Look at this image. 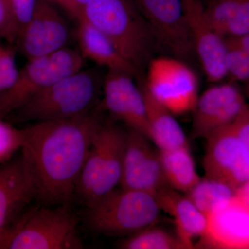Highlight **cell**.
<instances>
[{
	"label": "cell",
	"instance_id": "1",
	"mask_svg": "<svg viewBox=\"0 0 249 249\" xmlns=\"http://www.w3.org/2000/svg\"><path fill=\"white\" fill-rule=\"evenodd\" d=\"M103 120L99 109L71 119L40 121L23 129L22 157L36 198L47 206L65 204L77 183Z\"/></svg>",
	"mask_w": 249,
	"mask_h": 249
},
{
	"label": "cell",
	"instance_id": "2",
	"mask_svg": "<svg viewBox=\"0 0 249 249\" xmlns=\"http://www.w3.org/2000/svg\"><path fill=\"white\" fill-rule=\"evenodd\" d=\"M80 17L106 34L123 57L143 76L158 45L132 0H91L82 9Z\"/></svg>",
	"mask_w": 249,
	"mask_h": 249
},
{
	"label": "cell",
	"instance_id": "3",
	"mask_svg": "<svg viewBox=\"0 0 249 249\" xmlns=\"http://www.w3.org/2000/svg\"><path fill=\"white\" fill-rule=\"evenodd\" d=\"M100 67L80 70L51 85L11 113L13 120H62L93 111L103 93L106 75Z\"/></svg>",
	"mask_w": 249,
	"mask_h": 249
},
{
	"label": "cell",
	"instance_id": "4",
	"mask_svg": "<svg viewBox=\"0 0 249 249\" xmlns=\"http://www.w3.org/2000/svg\"><path fill=\"white\" fill-rule=\"evenodd\" d=\"M126 132L110 121L95 136L77 183L76 193L88 207L119 185Z\"/></svg>",
	"mask_w": 249,
	"mask_h": 249
},
{
	"label": "cell",
	"instance_id": "5",
	"mask_svg": "<svg viewBox=\"0 0 249 249\" xmlns=\"http://www.w3.org/2000/svg\"><path fill=\"white\" fill-rule=\"evenodd\" d=\"M88 209L89 227L110 236L130 235L154 225L160 211L152 195L123 188L113 190Z\"/></svg>",
	"mask_w": 249,
	"mask_h": 249
},
{
	"label": "cell",
	"instance_id": "6",
	"mask_svg": "<svg viewBox=\"0 0 249 249\" xmlns=\"http://www.w3.org/2000/svg\"><path fill=\"white\" fill-rule=\"evenodd\" d=\"M78 219L65 208L31 210L11 227L8 249H78Z\"/></svg>",
	"mask_w": 249,
	"mask_h": 249
},
{
	"label": "cell",
	"instance_id": "7",
	"mask_svg": "<svg viewBox=\"0 0 249 249\" xmlns=\"http://www.w3.org/2000/svg\"><path fill=\"white\" fill-rule=\"evenodd\" d=\"M79 50L65 47L50 55L28 60L14 84L0 93V117L17 110L30 98L64 77L83 70Z\"/></svg>",
	"mask_w": 249,
	"mask_h": 249
},
{
	"label": "cell",
	"instance_id": "8",
	"mask_svg": "<svg viewBox=\"0 0 249 249\" xmlns=\"http://www.w3.org/2000/svg\"><path fill=\"white\" fill-rule=\"evenodd\" d=\"M144 82L154 98L175 116L191 112L198 98V78L186 62L175 57L150 60Z\"/></svg>",
	"mask_w": 249,
	"mask_h": 249
},
{
	"label": "cell",
	"instance_id": "9",
	"mask_svg": "<svg viewBox=\"0 0 249 249\" xmlns=\"http://www.w3.org/2000/svg\"><path fill=\"white\" fill-rule=\"evenodd\" d=\"M151 29L158 47L189 60L195 53L184 0H132Z\"/></svg>",
	"mask_w": 249,
	"mask_h": 249
},
{
	"label": "cell",
	"instance_id": "10",
	"mask_svg": "<svg viewBox=\"0 0 249 249\" xmlns=\"http://www.w3.org/2000/svg\"><path fill=\"white\" fill-rule=\"evenodd\" d=\"M207 140L204 168L206 178L230 186L234 191L249 180V152L232 124L211 134Z\"/></svg>",
	"mask_w": 249,
	"mask_h": 249
},
{
	"label": "cell",
	"instance_id": "11",
	"mask_svg": "<svg viewBox=\"0 0 249 249\" xmlns=\"http://www.w3.org/2000/svg\"><path fill=\"white\" fill-rule=\"evenodd\" d=\"M70 24L53 4L37 0L35 11L16 43L27 60L50 55L68 47L71 40Z\"/></svg>",
	"mask_w": 249,
	"mask_h": 249
},
{
	"label": "cell",
	"instance_id": "12",
	"mask_svg": "<svg viewBox=\"0 0 249 249\" xmlns=\"http://www.w3.org/2000/svg\"><path fill=\"white\" fill-rule=\"evenodd\" d=\"M150 139L138 131L126 132L122 175L119 186L125 189L150 193L155 196L169 186L165 179L160 152L156 151Z\"/></svg>",
	"mask_w": 249,
	"mask_h": 249
},
{
	"label": "cell",
	"instance_id": "13",
	"mask_svg": "<svg viewBox=\"0 0 249 249\" xmlns=\"http://www.w3.org/2000/svg\"><path fill=\"white\" fill-rule=\"evenodd\" d=\"M134 78L127 71L107 70L103 81L102 107L129 128L138 131L151 141L145 101Z\"/></svg>",
	"mask_w": 249,
	"mask_h": 249
},
{
	"label": "cell",
	"instance_id": "14",
	"mask_svg": "<svg viewBox=\"0 0 249 249\" xmlns=\"http://www.w3.org/2000/svg\"><path fill=\"white\" fill-rule=\"evenodd\" d=\"M246 103L243 93L233 83L213 85L199 96L193 109V137L206 139L232 124Z\"/></svg>",
	"mask_w": 249,
	"mask_h": 249
},
{
	"label": "cell",
	"instance_id": "15",
	"mask_svg": "<svg viewBox=\"0 0 249 249\" xmlns=\"http://www.w3.org/2000/svg\"><path fill=\"white\" fill-rule=\"evenodd\" d=\"M184 3L195 53L208 80L219 83L227 77L225 39L210 24L200 0H184Z\"/></svg>",
	"mask_w": 249,
	"mask_h": 249
},
{
	"label": "cell",
	"instance_id": "16",
	"mask_svg": "<svg viewBox=\"0 0 249 249\" xmlns=\"http://www.w3.org/2000/svg\"><path fill=\"white\" fill-rule=\"evenodd\" d=\"M206 219L199 248L249 249V209L235 197L218 206Z\"/></svg>",
	"mask_w": 249,
	"mask_h": 249
},
{
	"label": "cell",
	"instance_id": "17",
	"mask_svg": "<svg viewBox=\"0 0 249 249\" xmlns=\"http://www.w3.org/2000/svg\"><path fill=\"white\" fill-rule=\"evenodd\" d=\"M36 198L35 188L22 157L0 167V230Z\"/></svg>",
	"mask_w": 249,
	"mask_h": 249
},
{
	"label": "cell",
	"instance_id": "18",
	"mask_svg": "<svg viewBox=\"0 0 249 249\" xmlns=\"http://www.w3.org/2000/svg\"><path fill=\"white\" fill-rule=\"evenodd\" d=\"M156 200L160 210L173 218L177 235L187 249L194 248L193 240L204 235L207 225L206 215L187 196L170 186L157 193Z\"/></svg>",
	"mask_w": 249,
	"mask_h": 249
},
{
	"label": "cell",
	"instance_id": "19",
	"mask_svg": "<svg viewBox=\"0 0 249 249\" xmlns=\"http://www.w3.org/2000/svg\"><path fill=\"white\" fill-rule=\"evenodd\" d=\"M76 37L80 53L98 67L106 70H121L141 77L135 68L129 63L116 48L106 34L84 18L77 19Z\"/></svg>",
	"mask_w": 249,
	"mask_h": 249
},
{
	"label": "cell",
	"instance_id": "20",
	"mask_svg": "<svg viewBox=\"0 0 249 249\" xmlns=\"http://www.w3.org/2000/svg\"><path fill=\"white\" fill-rule=\"evenodd\" d=\"M137 79L145 101L152 142L160 150L188 146L186 134L174 117L175 115L152 96L145 84L144 76Z\"/></svg>",
	"mask_w": 249,
	"mask_h": 249
},
{
	"label": "cell",
	"instance_id": "21",
	"mask_svg": "<svg viewBox=\"0 0 249 249\" xmlns=\"http://www.w3.org/2000/svg\"><path fill=\"white\" fill-rule=\"evenodd\" d=\"M206 18L224 38L249 33V0H211L205 7Z\"/></svg>",
	"mask_w": 249,
	"mask_h": 249
},
{
	"label": "cell",
	"instance_id": "22",
	"mask_svg": "<svg viewBox=\"0 0 249 249\" xmlns=\"http://www.w3.org/2000/svg\"><path fill=\"white\" fill-rule=\"evenodd\" d=\"M159 152L165 179L172 188L187 193L200 181L189 146Z\"/></svg>",
	"mask_w": 249,
	"mask_h": 249
},
{
	"label": "cell",
	"instance_id": "23",
	"mask_svg": "<svg viewBox=\"0 0 249 249\" xmlns=\"http://www.w3.org/2000/svg\"><path fill=\"white\" fill-rule=\"evenodd\" d=\"M186 193L187 197L206 217L218 206L233 199L235 191L224 183L206 178H201Z\"/></svg>",
	"mask_w": 249,
	"mask_h": 249
},
{
	"label": "cell",
	"instance_id": "24",
	"mask_svg": "<svg viewBox=\"0 0 249 249\" xmlns=\"http://www.w3.org/2000/svg\"><path fill=\"white\" fill-rule=\"evenodd\" d=\"M119 247L124 249H187L178 235H172L153 225L130 235Z\"/></svg>",
	"mask_w": 249,
	"mask_h": 249
},
{
	"label": "cell",
	"instance_id": "25",
	"mask_svg": "<svg viewBox=\"0 0 249 249\" xmlns=\"http://www.w3.org/2000/svg\"><path fill=\"white\" fill-rule=\"evenodd\" d=\"M23 129H18L0 117V163H6L22 145Z\"/></svg>",
	"mask_w": 249,
	"mask_h": 249
},
{
	"label": "cell",
	"instance_id": "26",
	"mask_svg": "<svg viewBox=\"0 0 249 249\" xmlns=\"http://www.w3.org/2000/svg\"><path fill=\"white\" fill-rule=\"evenodd\" d=\"M227 76L235 81L249 82V54L240 49L228 47L226 55Z\"/></svg>",
	"mask_w": 249,
	"mask_h": 249
},
{
	"label": "cell",
	"instance_id": "27",
	"mask_svg": "<svg viewBox=\"0 0 249 249\" xmlns=\"http://www.w3.org/2000/svg\"><path fill=\"white\" fill-rule=\"evenodd\" d=\"M18 72L14 52L0 43V93L14 84Z\"/></svg>",
	"mask_w": 249,
	"mask_h": 249
},
{
	"label": "cell",
	"instance_id": "28",
	"mask_svg": "<svg viewBox=\"0 0 249 249\" xmlns=\"http://www.w3.org/2000/svg\"><path fill=\"white\" fill-rule=\"evenodd\" d=\"M17 27L18 36L31 20L37 0H6Z\"/></svg>",
	"mask_w": 249,
	"mask_h": 249
},
{
	"label": "cell",
	"instance_id": "29",
	"mask_svg": "<svg viewBox=\"0 0 249 249\" xmlns=\"http://www.w3.org/2000/svg\"><path fill=\"white\" fill-rule=\"evenodd\" d=\"M18 37L17 27L10 11L6 0H0V40L10 43L16 42Z\"/></svg>",
	"mask_w": 249,
	"mask_h": 249
},
{
	"label": "cell",
	"instance_id": "30",
	"mask_svg": "<svg viewBox=\"0 0 249 249\" xmlns=\"http://www.w3.org/2000/svg\"><path fill=\"white\" fill-rule=\"evenodd\" d=\"M232 128L249 152V104L246 103L233 122Z\"/></svg>",
	"mask_w": 249,
	"mask_h": 249
},
{
	"label": "cell",
	"instance_id": "31",
	"mask_svg": "<svg viewBox=\"0 0 249 249\" xmlns=\"http://www.w3.org/2000/svg\"><path fill=\"white\" fill-rule=\"evenodd\" d=\"M224 39L228 47L240 49L249 54V33L244 35Z\"/></svg>",
	"mask_w": 249,
	"mask_h": 249
},
{
	"label": "cell",
	"instance_id": "32",
	"mask_svg": "<svg viewBox=\"0 0 249 249\" xmlns=\"http://www.w3.org/2000/svg\"><path fill=\"white\" fill-rule=\"evenodd\" d=\"M51 4H55L60 6L62 9L76 20L80 17V11L77 7L76 4L73 0H45Z\"/></svg>",
	"mask_w": 249,
	"mask_h": 249
},
{
	"label": "cell",
	"instance_id": "33",
	"mask_svg": "<svg viewBox=\"0 0 249 249\" xmlns=\"http://www.w3.org/2000/svg\"><path fill=\"white\" fill-rule=\"evenodd\" d=\"M235 197L241 204L249 209V180L236 190Z\"/></svg>",
	"mask_w": 249,
	"mask_h": 249
},
{
	"label": "cell",
	"instance_id": "34",
	"mask_svg": "<svg viewBox=\"0 0 249 249\" xmlns=\"http://www.w3.org/2000/svg\"><path fill=\"white\" fill-rule=\"evenodd\" d=\"M11 237V227L0 230V249H8V245Z\"/></svg>",
	"mask_w": 249,
	"mask_h": 249
},
{
	"label": "cell",
	"instance_id": "35",
	"mask_svg": "<svg viewBox=\"0 0 249 249\" xmlns=\"http://www.w3.org/2000/svg\"><path fill=\"white\" fill-rule=\"evenodd\" d=\"M74 1L75 4H76L77 7L79 9L80 13H81V10L83 7L89 3L91 0H73Z\"/></svg>",
	"mask_w": 249,
	"mask_h": 249
},
{
	"label": "cell",
	"instance_id": "36",
	"mask_svg": "<svg viewBox=\"0 0 249 249\" xmlns=\"http://www.w3.org/2000/svg\"><path fill=\"white\" fill-rule=\"evenodd\" d=\"M245 93L246 95H247V97L249 98V82L248 83H245Z\"/></svg>",
	"mask_w": 249,
	"mask_h": 249
},
{
	"label": "cell",
	"instance_id": "37",
	"mask_svg": "<svg viewBox=\"0 0 249 249\" xmlns=\"http://www.w3.org/2000/svg\"><path fill=\"white\" fill-rule=\"evenodd\" d=\"M0 43H1V42H0Z\"/></svg>",
	"mask_w": 249,
	"mask_h": 249
}]
</instances>
